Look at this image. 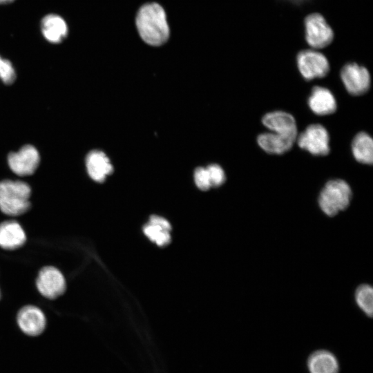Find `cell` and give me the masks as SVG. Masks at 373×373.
Masks as SVG:
<instances>
[{"label": "cell", "mask_w": 373, "mask_h": 373, "mask_svg": "<svg viewBox=\"0 0 373 373\" xmlns=\"http://www.w3.org/2000/svg\"><path fill=\"white\" fill-rule=\"evenodd\" d=\"M136 26L142 39L151 46H160L169 36L166 13L156 3H146L139 10Z\"/></svg>", "instance_id": "1"}, {"label": "cell", "mask_w": 373, "mask_h": 373, "mask_svg": "<svg viewBox=\"0 0 373 373\" xmlns=\"http://www.w3.org/2000/svg\"><path fill=\"white\" fill-rule=\"evenodd\" d=\"M30 186L22 181L6 180L0 182V210L10 216L26 213L30 207Z\"/></svg>", "instance_id": "2"}, {"label": "cell", "mask_w": 373, "mask_h": 373, "mask_svg": "<svg viewBox=\"0 0 373 373\" xmlns=\"http://www.w3.org/2000/svg\"><path fill=\"white\" fill-rule=\"evenodd\" d=\"M350 185L343 180L328 181L318 196V204L323 212L328 216H334L345 209L352 199Z\"/></svg>", "instance_id": "3"}, {"label": "cell", "mask_w": 373, "mask_h": 373, "mask_svg": "<svg viewBox=\"0 0 373 373\" xmlns=\"http://www.w3.org/2000/svg\"><path fill=\"white\" fill-rule=\"evenodd\" d=\"M304 28L306 43L315 50L327 47L334 39L332 28L320 13L307 15L304 19Z\"/></svg>", "instance_id": "4"}, {"label": "cell", "mask_w": 373, "mask_h": 373, "mask_svg": "<svg viewBox=\"0 0 373 373\" xmlns=\"http://www.w3.org/2000/svg\"><path fill=\"white\" fill-rule=\"evenodd\" d=\"M298 69L305 80L325 77L329 71V64L327 57L315 49H305L296 56Z\"/></svg>", "instance_id": "5"}, {"label": "cell", "mask_w": 373, "mask_h": 373, "mask_svg": "<svg viewBox=\"0 0 373 373\" xmlns=\"http://www.w3.org/2000/svg\"><path fill=\"white\" fill-rule=\"evenodd\" d=\"M296 141L300 149L314 155H327L330 151L328 131L318 124L309 125Z\"/></svg>", "instance_id": "6"}, {"label": "cell", "mask_w": 373, "mask_h": 373, "mask_svg": "<svg viewBox=\"0 0 373 373\" xmlns=\"http://www.w3.org/2000/svg\"><path fill=\"white\" fill-rule=\"evenodd\" d=\"M36 287L42 296L53 300L65 292L66 280L59 269L51 265L45 266L37 274Z\"/></svg>", "instance_id": "7"}, {"label": "cell", "mask_w": 373, "mask_h": 373, "mask_svg": "<svg viewBox=\"0 0 373 373\" xmlns=\"http://www.w3.org/2000/svg\"><path fill=\"white\" fill-rule=\"evenodd\" d=\"M340 75L345 89L352 95H363L370 87L371 78L368 70L357 63L344 65Z\"/></svg>", "instance_id": "8"}, {"label": "cell", "mask_w": 373, "mask_h": 373, "mask_svg": "<svg viewBox=\"0 0 373 373\" xmlns=\"http://www.w3.org/2000/svg\"><path fill=\"white\" fill-rule=\"evenodd\" d=\"M17 324L21 332L30 337L41 335L45 330L47 320L44 312L37 306L27 305L17 314Z\"/></svg>", "instance_id": "9"}, {"label": "cell", "mask_w": 373, "mask_h": 373, "mask_svg": "<svg viewBox=\"0 0 373 373\" xmlns=\"http://www.w3.org/2000/svg\"><path fill=\"white\" fill-rule=\"evenodd\" d=\"M40 161L37 150L31 145L23 146L8 156V165L13 173L20 176L30 175L37 169Z\"/></svg>", "instance_id": "10"}, {"label": "cell", "mask_w": 373, "mask_h": 373, "mask_svg": "<svg viewBox=\"0 0 373 373\" xmlns=\"http://www.w3.org/2000/svg\"><path fill=\"white\" fill-rule=\"evenodd\" d=\"M262 123L271 132L297 137L296 119L289 113L282 111L267 113L262 117Z\"/></svg>", "instance_id": "11"}, {"label": "cell", "mask_w": 373, "mask_h": 373, "mask_svg": "<svg viewBox=\"0 0 373 373\" xmlns=\"http://www.w3.org/2000/svg\"><path fill=\"white\" fill-rule=\"evenodd\" d=\"M307 103L310 110L321 116L332 114L337 108L332 93L327 88L319 86L313 87Z\"/></svg>", "instance_id": "12"}, {"label": "cell", "mask_w": 373, "mask_h": 373, "mask_svg": "<svg viewBox=\"0 0 373 373\" xmlns=\"http://www.w3.org/2000/svg\"><path fill=\"white\" fill-rule=\"evenodd\" d=\"M26 241V234L22 226L16 220H6L0 223V247L15 250L21 247Z\"/></svg>", "instance_id": "13"}, {"label": "cell", "mask_w": 373, "mask_h": 373, "mask_svg": "<svg viewBox=\"0 0 373 373\" xmlns=\"http://www.w3.org/2000/svg\"><path fill=\"white\" fill-rule=\"evenodd\" d=\"M296 140V137L273 132L263 133L257 137L259 146L266 153L273 155H282L287 152Z\"/></svg>", "instance_id": "14"}, {"label": "cell", "mask_w": 373, "mask_h": 373, "mask_svg": "<svg viewBox=\"0 0 373 373\" xmlns=\"http://www.w3.org/2000/svg\"><path fill=\"white\" fill-rule=\"evenodd\" d=\"M171 226L164 218L152 216L144 226L143 232L153 242L160 247L168 245L171 241Z\"/></svg>", "instance_id": "15"}, {"label": "cell", "mask_w": 373, "mask_h": 373, "mask_svg": "<svg viewBox=\"0 0 373 373\" xmlns=\"http://www.w3.org/2000/svg\"><path fill=\"white\" fill-rule=\"evenodd\" d=\"M86 165L89 176L95 182H102L113 172V166L102 151H92L86 156Z\"/></svg>", "instance_id": "16"}, {"label": "cell", "mask_w": 373, "mask_h": 373, "mask_svg": "<svg viewBox=\"0 0 373 373\" xmlns=\"http://www.w3.org/2000/svg\"><path fill=\"white\" fill-rule=\"evenodd\" d=\"M307 367L310 373H338L339 370L335 356L326 350L312 353L308 358Z\"/></svg>", "instance_id": "17"}, {"label": "cell", "mask_w": 373, "mask_h": 373, "mask_svg": "<svg viewBox=\"0 0 373 373\" xmlns=\"http://www.w3.org/2000/svg\"><path fill=\"white\" fill-rule=\"evenodd\" d=\"M352 151L357 162L371 165L373 162V141L371 136L365 132L358 133L352 140Z\"/></svg>", "instance_id": "18"}, {"label": "cell", "mask_w": 373, "mask_h": 373, "mask_svg": "<svg viewBox=\"0 0 373 373\" xmlns=\"http://www.w3.org/2000/svg\"><path fill=\"white\" fill-rule=\"evenodd\" d=\"M41 30L45 38L51 43L60 42L68 32L66 22L56 15H48L43 19Z\"/></svg>", "instance_id": "19"}, {"label": "cell", "mask_w": 373, "mask_h": 373, "mask_svg": "<svg viewBox=\"0 0 373 373\" xmlns=\"http://www.w3.org/2000/svg\"><path fill=\"white\" fill-rule=\"evenodd\" d=\"M356 301L358 306L364 313L372 316L373 312V290L368 285L359 286L355 294Z\"/></svg>", "instance_id": "20"}, {"label": "cell", "mask_w": 373, "mask_h": 373, "mask_svg": "<svg viewBox=\"0 0 373 373\" xmlns=\"http://www.w3.org/2000/svg\"><path fill=\"white\" fill-rule=\"evenodd\" d=\"M211 186L217 187L222 185L225 181V173L222 168L218 164H211L207 168Z\"/></svg>", "instance_id": "21"}, {"label": "cell", "mask_w": 373, "mask_h": 373, "mask_svg": "<svg viewBox=\"0 0 373 373\" xmlns=\"http://www.w3.org/2000/svg\"><path fill=\"white\" fill-rule=\"evenodd\" d=\"M16 77L12 64L0 57V79L6 84H11Z\"/></svg>", "instance_id": "22"}, {"label": "cell", "mask_w": 373, "mask_h": 373, "mask_svg": "<svg viewBox=\"0 0 373 373\" xmlns=\"http://www.w3.org/2000/svg\"><path fill=\"white\" fill-rule=\"evenodd\" d=\"M194 180L198 188L207 191L211 187L209 176L206 168L198 167L194 172Z\"/></svg>", "instance_id": "23"}, {"label": "cell", "mask_w": 373, "mask_h": 373, "mask_svg": "<svg viewBox=\"0 0 373 373\" xmlns=\"http://www.w3.org/2000/svg\"><path fill=\"white\" fill-rule=\"evenodd\" d=\"M289 1H291L294 3H301L304 1H306L307 0H287Z\"/></svg>", "instance_id": "24"}, {"label": "cell", "mask_w": 373, "mask_h": 373, "mask_svg": "<svg viewBox=\"0 0 373 373\" xmlns=\"http://www.w3.org/2000/svg\"><path fill=\"white\" fill-rule=\"evenodd\" d=\"M13 0H0V3H7L12 1Z\"/></svg>", "instance_id": "25"}, {"label": "cell", "mask_w": 373, "mask_h": 373, "mask_svg": "<svg viewBox=\"0 0 373 373\" xmlns=\"http://www.w3.org/2000/svg\"><path fill=\"white\" fill-rule=\"evenodd\" d=\"M0 298H1V291H0Z\"/></svg>", "instance_id": "26"}]
</instances>
